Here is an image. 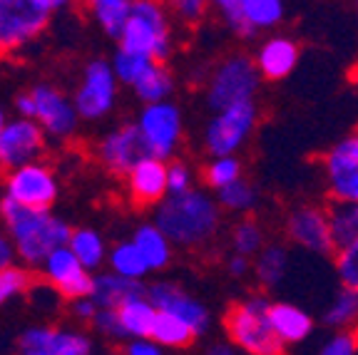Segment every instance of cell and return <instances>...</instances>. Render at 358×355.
<instances>
[{"label":"cell","instance_id":"obj_1","mask_svg":"<svg viewBox=\"0 0 358 355\" xmlns=\"http://www.w3.org/2000/svg\"><path fill=\"white\" fill-rule=\"evenodd\" d=\"M155 224L162 229L174 249L201 251L222 236L224 209L209 189H189L185 194H169L155 209Z\"/></svg>","mask_w":358,"mask_h":355},{"label":"cell","instance_id":"obj_2","mask_svg":"<svg viewBox=\"0 0 358 355\" xmlns=\"http://www.w3.org/2000/svg\"><path fill=\"white\" fill-rule=\"evenodd\" d=\"M3 222L15 254L28 266H43L48 256L70 244L73 236V229L62 219L52 217L48 209H30L13 199H6L3 204Z\"/></svg>","mask_w":358,"mask_h":355},{"label":"cell","instance_id":"obj_3","mask_svg":"<svg viewBox=\"0 0 358 355\" xmlns=\"http://www.w3.org/2000/svg\"><path fill=\"white\" fill-rule=\"evenodd\" d=\"M271 298L264 291H252L231 300L222 313L224 338L239 348L241 355H289V348L279 340L271 318Z\"/></svg>","mask_w":358,"mask_h":355},{"label":"cell","instance_id":"obj_4","mask_svg":"<svg viewBox=\"0 0 358 355\" xmlns=\"http://www.w3.org/2000/svg\"><path fill=\"white\" fill-rule=\"evenodd\" d=\"M172 13L164 0H134L120 33V48L152 62H167L174 52Z\"/></svg>","mask_w":358,"mask_h":355},{"label":"cell","instance_id":"obj_5","mask_svg":"<svg viewBox=\"0 0 358 355\" xmlns=\"http://www.w3.org/2000/svg\"><path fill=\"white\" fill-rule=\"evenodd\" d=\"M262 82L264 80L254 57L246 52H231L209 70L204 97H207L209 110L217 112L224 107L239 105V102H252L262 89Z\"/></svg>","mask_w":358,"mask_h":355},{"label":"cell","instance_id":"obj_6","mask_svg":"<svg viewBox=\"0 0 358 355\" xmlns=\"http://www.w3.org/2000/svg\"><path fill=\"white\" fill-rule=\"evenodd\" d=\"M259 122H262V107L257 100L212 112L201 134L204 152L209 157H239L241 150L252 142Z\"/></svg>","mask_w":358,"mask_h":355},{"label":"cell","instance_id":"obj_7","mask_svg":"<svg viewBox=\"0 0 358 355\" xmlns=\"http://www.w3.org/2000/svg\"><path fill=\"white\" fill-rule=\"evenodd\" d=\"M281 233L289 246L321 259H334L336 246L331 236L326 201H296L281 217Z\"/></svg>","mask_w":358,"mask_h":355},{"label":"cell","instance_id":"obj_8","mask_svg":"<svg viewBox=\"0 0 358 355\" xmlns=\"http://www.w3.org/2000/svg\"><path fill=\"white\" fill-rule=\"evenodd\" d=\"M319 174L326 199L358 204V127L321 152Z\"/></svg>","mask_w":358,"mask_h":355},{"label":"cell","instance_id":"obj_9","mask_svg":"<svg viewBox=\"0 0 358 355\" xmlns=\"http://www.w3.org/2000/svg\"><path fill=\"white\" fill-rule=\"evenodd\" d=\"M137 127L145 139L150 157L157 159H174L185 139V117L174 102H155L145 105L137 117Z\"/></svg>","mask_w":358,"mask_h":355},{"label":"cell","instance_id":"obj_10","mask_svg":"<svg viewBox=\"0 0 358 355\" xmlns=\"http://www.w3.org/2000/svg\"><path fill=\"white\" fill-rule=\"evenodd\" d=\"M50 22V13L33 0H0V55L30 45Z\"/></svg>","mask_w":358,"mask_h":355},{"label":"cell","instance_id":"obj_11","mask_svg":"<svg viewBox=\"0 0 358 355\" xmlns=\"http://www.w3.org/2000/svg\"><path fill=\"white\" fill-rule=\"evenodd\" d=\"M147 296L157 305V311L172 313V316L189 323L199 338L212 331L214 316L209 311V305L201 298H196L192 291H187L182 283L162 278V281H155L152 286H147Z\"/></svg>","mask_w":358,"mask_h":355},{"label":"cell","instance_id":"obj_12","mask_svg":"<svg viewBox=\"0 0 358 355\" xmlns=\"http://www.w3.org/2000/svg\"><path fill=\"white\" fill-rule=\"evenodd\" d=\"M115 97H117V78H115L112 62L92 60L85 67L83 85L73 100L78 115L90 122L102 119L115 107Z\"/></svg>","mask_w":358,"mask_h":355},{"label":"cell","instance_id":"obj_13","mask_svg":"<svg viewBox=\"0 0 358 355\" xmlns=\"http://www.w3.org/2000/svg\"><path fill=\"white\" fill-rule=\"evenodd\" d=\"M92 338L83 331L57 326H33L17 338L20 355H92Z\"/></svg>","mask_w":358,"mask_h":355},{"label":"cell","instance_id":"obj_14","mask_svg":"<svg viewBox=\"0 0 358 355\" xmlns=\"http://www.w3.org/2000/svg\"><path fill=\"white\" fill-rule=\"evenodd\" d=\"M97 157L105 164V169L110 174H117V177H129L137 164L142 159L150 157L147 152L145 139H142V132L137 127V122H127L120 124L117 129H112L105 139L97 147Z\"/></svg>","mask_w":358,"mask_h":355},{"label":"cell","instance_id":"obj_15","mask_svg":"<svg viewBox=\"0 0 358 355\" xmlns=\"http://www.w3.org/2000/svg\"><path fill=\"white\" fill-rule=\"evenodd\" d=\"M40 268H43V281L48 286H52L62 298L78 300V298H87L92 294L95 276H92V271H87L80 263V259L70 251V246H62L55 254H50L48 261Z\"/></svg>","mask_w":358,"mask_h":355},{"label":"cell","instance_id":"obj_16","mask_svg":"<svg viewBox=\"0 0 358 355\" xmlns=\"http://www.w3.org/2000/svg\"><path fill=\"white\" fill-rule=\"evenodd\" d=\"M45 147V129L35 119H13L0 134V169L10 174L25 164H33Z\"/></svg>","mask_w":358,"mask_h":355},{"label":"cell","instance_id":"obj_17","mask_svg":"<svg viewBox=\"0 0 358 355\" xmlns=\"http://www.w3.org/2000/svg\"><path fill=\"white\" fill-rule=\"evenodd\" d=\"M6 199H13L30 209H48L57 199V182L45 164L33 161L8 174Z\"/></svg>","mask_w":358,"mask_h":355},{"label":"cell","instance_id":"obj_18","mask_svg":"<svg viewBox=\"0 0 358 355\" xmlns=\"http://www.w3.org/2000/svg\"><path fill=\"white\" fill-rule=\"evenodd\" d=\"M33 97V119L45 129V134L57 139H67L78 129V110L75 102H70L60 89L50 85H38L30 89Z\"/></svg>","mask_w":358,"mask_h":355},{"label":"cell","instance_id":"obj_19","mask_svg":"<svg viewBox=\"0 0 358 355\" xmlns=\"http://www.w3.org/2000/svg\"><path fill=\"white\" fill-rule=\"evenodd\" d=\"M254 62L264 82H284L301 60V45L286 33H268L254 50Z\"/></svg>","mask_w":358,"mask_h":355},{"label":"cell","instance_id":"obj_20","mask_svg":"<svg viewBox=\"0 0 358 355\" xmlns=\"http://www.w3.org/2000/svg\"><path fill=\"white\" fill-rule=\"evenodd\" d=\"M127 194L134 206H159L169 196L167 182V161L147 157L127 177Z\"/></svg>","mask_w":358,"mask_h":355},{"label":"cell","instance_id":"obj_21","mask_svg":"<svg viewBox=\"0 0 358 355\" xmlns=\"http://www.w3.org/2000/svg\"><path fill=\"white\" fill-rule=\"evenodd\" d=\"M268 318H271V326H274L279 340L289 350L308 343L313 338V333H316V318L303 305L294 303V300L271 298Z\"/></svg>","mask_w":358,"mask_h":355},{"label":"cell","instance_id":"obj_22","mask_svg":"<svg viewBox=\"0 0 358 355\" xmlns=\"http://www.w3.org/2000/svg\"><path fill=\"white\" fill-rule=\"evenodd\" d=\"M291 268V251L284 241H268L262 249V254L254 259V273L252 278L257 281L259 291L264 294H274L284 286L289 278Z\"/></svg>","mask_w":358,"mask_h":355},{"label":"cell","instance_id":"obj_23","mask_svg":"<svg viewBox=\"0 0 358 355\" xmlns=\"http://www.w3.org/2000/svg\"><path fill=\"white\" fill-rule=\"evenodd\" d=\"M319 323L329 333H358V291L338 286L324 305Z\"/></svg>","mask_w":358,"mask_h":355},{"label":"cell","instance_id":"obj_24","mask_svg":"<svg viewBox=\"0 0 358 355\" xmlns=\"http://www.w3.org/2000/svg\"><path fill=\"white\" fill-rule=\"evenodd\" d=\"M142 294H147L142 281H129V278H124V276H117L115 271H107V273H97L95 276L90 298L95 300L97 308H112V311H117L120 305H124L129 298L142 296Z\"/></svg>","mask_w":358,"mask_h":355},{"label":"cell","instance_id":"obj_25","mask_svg":"<svg viewBox=\"0 0 358 355\" xmlns=\"http://www.w3.org/2000/svg\"><path fill=\"white\" fill-rule=\"evenodd\" d=\"M132 241H134V246L140 249L150 273L152 271L159 273V271H164V268H169V263H172V259H174V244L155 222L137 226V231L132 233Z\"/></svg>","mask_w":358,"mask_h":355},{"label":"cell","instance_id":"obj_26","mask_svg":"<svg viewBox=\"0 0 358 355\" xmlns=\"http://www.w3.org/2000/svg\"><path fill=\"white\" fill-rule=\"evenodd\" d=\"M227 244H229L231 254L246 256V259H257L262 249L268 244V229L257 214L252 217H239L231 224L229 233H227Z\"/></svg>","mask_w":358,"mask_h":355},{"label":"cell","instance_id":"obj_27","mask_svg":"<svg viewBox=\"0 0 358 355\" xmlns=\"http://www.w3.org/2000/svg\"><path fill=\"white\" fill-rule=\"evenodd\" d=\"M241 17L252 38L262 33H276L286 20V0H244Z\"/></svg>","mask_w":358,"mask_h":355},{"label":"cell","instance_id":"obj_28","mask_svg":"<svg viewBox=\"0 0 358 355\" xmlns=\"http://www.w3.org/2000/svg\"><path fill=\"white\" fill-rule=\"evenodd\" d=\"M117 313H120V321H122L124 333H127V340L152 338V331H155L159 311H157V305L152 303L147 294L129 298L124 305H120Z\"/></svg>","mask_w":358,"mask_h":355},{"label":"cell","instance_id":"obj_29","mask_svg":"<svg viewBox=\"0 0 358 355\" xmlns=\"http://www.w3.org/2000/svg\"><path fill=\"white\" fill-rule=\"evenodd\" d=\"M214 196H217L224 214H234L236 219L257 214L259 204H262V191H259V187L252 182V179H246V177H241L239 182L229 184V187L217 191Z\"/></svg>","mask_w":358,"mask_h":355},{"label":"cell","instance_id":"obj_30","mask_svg":"<svg viewBox=\"0 0 358 355\" xmlns=\"http://www.w3.org/2000/svg\"><path fill=\"white\" fill-rule=\"evenodd\" d=\"M150 340H155L157 345H162L164 350H187L199 340V335H196L194 328L182 321V318L159 311Z\"/></svg>","mask_w":358,"mask_h":355},{"label":"cell","instance_id":"obj_31","mask_svg":"<svg viewBox=\"0 0 358 355\" xmlns=\"http://www.w3.org/2000/svg\"><path fill=\"white\" fill-rule=\"evenodd\" d=\"M132 89L145 105L167 102L174 92V75L167 67V62H152V65L147 67V73L137 80V85H134Z\"/></svg>","mask_w":358,"mask_h":355},{"label":"cell","instance_id":"obj_32","mask_svg":"<svg viewBox=\"0 0 358 355\" xmlns=\"http://www.w3.org/2000/svg\"><path fill=\"white\" fill-rule=\"evenodd\" d=\"M326 209H329V224L336 251L358 241V204L326 199Z\"/></svg>","mask_w":358,"mask_h":355},{"label":"cell","instance_id":"obj_33","mask_svg":"<svg viewBox=\"0 0 358 355\" xmlns=\"http://www.w3.org/2000/svg\"><path fill=\"white\" fill-rule=\"evenodd\" d=\"M241 177H244L241 157H209L204 169H201V182L212 194L227 189L229 184L239 182Z\"/></svg>","mask_w":358,"mask_h":355},{"label":"cell","instance_id":"obj_34","mask_svg":"<svg viewBox=\"0 0 358 355\" xmlns=\"http://www.w3.org/2000/svg\"><path fill=\"white\" fill-rule=\"evenodd\" d=\"M67 246H70V251L78 256L80 263H83L87 271H97V268L107 261V256H110V251H107V246H105V239H102L97 231H92V229H78V231H73Z\"/></svg>","mask_w":358,"mask_h":355},{"label":"cell","instance_id":"obj_35","mask_svg":"<svg viewBox=\"0 0 358 355\" xmlns=\"http://www.w3.org/2000/svg\"><path fill=\"white\" fill-rule=\"evenodd\" d=\"M85 3H87L90 13H92V17L97 20V25H100L110 38H120L134 0H85Z\"/></svg>","mask_w":358,"mask_h":355},{"label":"cell","instance_id":"obj_36","mask_svg":"<svg viewBox=\"0 0 358 355\" xmlns=\"http://www.w3.org/2000/svg\"><path fill=\"white\" fill-rule=\"evenodd\" d=\"M107 263H110V271H115L117 276H124L129 281H145V276L150 273L145 259H142L140 249L134 246V241H122L107 256Z\"/></svg>","mask_w":358,"mask_h":355},{"label":"cell","instance_id":"obj_37","mask_svg":"<svg viewBox=\"0 0 358 355\" xmlns=\"http://www.w3.org/2000/svg\"><path fill=\"white\" fill-rule=\"evenodd\" d=\"M150 65H152V60L134 55V52H127V50H122V48H117V52H115V57H112V70H115L117 82L129 85V87L137 85V80L147 73V67Z\"/></svg>","mask_w":358,"mask_h":355},{"label":"cell","instance_id":"obj_38","mask_svg":"<svg viewBox=\"0 0 358 355\" xmlns=\"http://www.w3.org/2000/svg\"><path fill=\"white\" fill-rule=\"evenodd\" d=\"M35 286L33 273L22 266H8L0 268V305L8 303V300L17 298V296L28 294Z\"/></svg>","mask_w":358,"mask_h":355},{"label":"cell","instance_id":"obj_39","mask_svg":"<svg viewBox=\"0 0 358 355\" xmlns=\"http://www.w3.org/2000/svg\"><path fill=\"white\" fill-rule=\"evenodd\" d=\"M334 271L338 286L358 291V241L343 246L334 254Z\"/></svg>","mask_w":358,"mask_h":355},{"label":"cell","instance_id":"obj_40","mask_svg":"<svg viewBox=\"0 0 358 355\" xmlns=\"http://www.w3.org/2000/svg\"><path fill=\"white\" fill-rule=\"evenodd\" d=\"M241 3L244 0H209V8L219 13L224 28L229 30L234 38L252 40V35H249V30L244 25V17H241Z\"/></svg>","mask_w":358,"mask_h":355},{"label":"cell","instance_id":"obj_41","mask_svg":"<svg viewBox=\"0 0 358 355\" xmlns=\"http://www.w3.org/2000/svg\"><path fill=\"white\" fill-rule=\"evenodd\" d=\"M174 17L187 28H196L209 13V0H164Z\"/></svg>","mask_w":358,"mask_h":355},{"label":"cell","instance_id":"obj_42","mask_svg":"<svg viewBox=\"0 0 358 355\" xmlns=\"http://www.w3.org/2000/svg\"><path fill=\"white\" fill-rule=\"evenodd\" d=\"M194 169L187 164L185 159H174L167 161V182H169V194H185L189 189H194Z\"/></svg>","mask_w":358,"mask_h":355},{"label":"cell","instance_id":"obj_43","mask_svg":"<svg viewBox=\"0 0 358 355\" xmlns=\"http://www.w3.org/2000/svg\"><path fill=\"white\" fill-rule=\"evenodd\" d=\"M313 355H358V333H329Z\"/></svg>","mask_w":358,"mask_h":355},{"label":"cell","instance_id":"obj_44","mask_svg":"<svg viewBox=\"0 0 358 355\" xmlns=\"http://www.w3.org/2000/svg\"><path fill=\"white\" fill-rule=\"evenodd\" d=\"M92 328L97 333L105 335L110 340H127V333H124L122 321H120V313L112 311V308H100L97 316L92 318Z\"/></svg>","mask_w":358,"mask_h":355},{"label":"cell","instance_id":"obj_45","mask_svg":"<svg viewBox=\"0 0 358 355\" xmlns=\"http://www.w3.org/2000/svg\"><path fill=\"white\" fill-rule=\"evenodd\" d=\"M224 271L229 278H236V281H244L254 273V259H246V256L231 254L224 259Z\"/></svg>","mask_w":358,"mask_h":355},{"label":"cell","instance_id":"obj_46","mask_svg":"<svg viewBox=\"0 0 358 355\" xmlns=\"http://www.w3.org/2000/svg\"><path fill=\"white\" fill-rule=\"evenodd\" d=\"M124 355H164L162 345H157L155 340H127L124 345Z\"/></svg>","mask_w":358,"mask_h":355},{"label":"cell","instance_id":"obj_47","mask_svg":"<svg viewBox=\"0 0 358 355\" xmlns=\"http://www.w3.org/2000/svg\"><path fill=\"white\" fill-rule=\"evenodd\" d=\"M97 303L92 298H78V300H73V316L78 318V321H87V323H92V318L97 316Z\"/></svg>","mask_w":358,"mask_h":355},{"label":"cell","instance_id":"obj_48","mask_svg":"<svg viewBox=\"0 0 358 355\" xmlns=\"http://www.w3.org/2000/svg\"><path fill=\"white\" fill-rule=\"evenodd\" d=\"M201 355H241V353H239L236 345H231L229 340L224 338V340H212V343L204 348V353Z\"/></svg>","mask_w":358,"mask_h":355},{"label":"cell","instance_id":"obj_49","mask_svg":"<svg viewBox=\"0 0 358 355\" xmlns=\"http://www.w3.org/2000/svg\"><path fill=\"white\" fill-rule=\"evenodd\" d=\"M15 256L17 254H15V246H13V241L0 233V268L13 266V259H15Z\"/></svg>","mask_w":358,"mask_h":355},{"label":"cell","instance_id":"obj_50","mask_svg":"<svg viewBox=\"0 0 358 355\" xmlns=\"http://www.w3.org/2000/svg\"><path fill=\"white\" fill-rule=\"evenodd\" d=\"M33 3H38V6L45 8L48 13H55V10H62V8H67L70 3H75V0H33Z\"/></svg>","mask_w":358,"mask_h":355},{"label":"cell","instance_id":"obj_51","mask_svg":"<svg viewBox=\"0 0 358 355\" xmlns=\"http://www.w3.org/2000/svg\"><path fill=\"white\" fill-rule=\"evenodd\" d=\"M6 112H3V110H0V134H3V129H6Z\"/></svg>","mask_w":358,"mask_h":355},{"label":"cell","instance_id":"obj_52","mask_svg":"<svg viewBox=\"0 0 358 355\" xmlns=\"http://www.w3.org/2000/svg\"><path fill=\"white\" fill-rule=\"evenodd\" d=\"M3 204H6V196L0 194V219H3Z\"/></svg>","mask_w":358,"mask_h":355},{"label":"cell","instance_id":"obj_53","mask_svg":"<svg viewBox=\"0 0 358 355\" xmlns=\"http://www.w3.org/2000/svg\"><path fill=\"white\" fill-rule=\"evenodd\" d=\"M353 80H358V65L353 67Z\"/></svg>","mask_w":358,"mask_h":355},{"label":"cell","instance_id":"obj_54","mask_svg":"<svg viewBox=\"0 0 358 355\" xmlns=\"http://www.w3.org/2000/svg\"><path fill=\"white\" fill-rule=\"evenodd\" d=\"M353 3H356V8H358V0H353Z\"/></svg>","mask_w":358,"mask_h":355}]
</instances>
